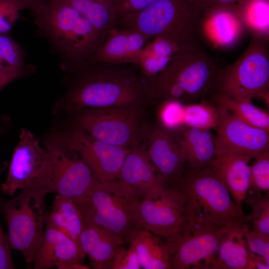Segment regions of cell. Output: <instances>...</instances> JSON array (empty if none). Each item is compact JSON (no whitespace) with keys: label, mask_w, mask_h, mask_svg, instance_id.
<instances>
[{"label":"cell","mask_w":269,"mask_h":269,"mask_svg":"<svg viewBox=\"0 0 269 269\" xmlns=\"http://www.w3.org/2000/svg\"><path fill=\"white\" fill-rule=\"evenodd\" d=\"M46 229L35 254V269H87L82 264L85 257L79 245L69 236L45 223Z\"/></svg>","instance_id":"16"},{"label":"cell","mask_w":269,"mask_h":269,"mask_svg":"<svg viewBox=\"0 0 269 269\" xmlns=\"http://www.w3.org/2000/svg\"><path fill=\"white\" fill-rule=\"evenodd\" d=\"M44 197L28 191H21L8 200L0 197V209L7 223L10 246L20 252L28 264L32 263L44 233Z\"/></svg>","instance_id":"11"},{"label":"cell","mask_w":269,"mask_h":269,"mask_svg":"<svg viewBox=\"0 0 269 269\" xmlns=\"http://www.w3.org/2000/svg\"><path fill=\"white\" fill-rule=\"evenodd\" d=\"M216 99L218 105L223 107L241 120L269 132V113L254 105L251 101L237 100L218 92Z\"/></svg>","instance_id":"30"},{"label":"cell","mask_w":269,"mask_h":269,"mask_svg":"<svg viewBox=\"0 0 269 269\" xmlns=\"http://www.w3.org/2000/svg\"><path fill=\"white\" fill-rule=\"evenodd\" d=\"M269 0H243L234 7L247 30L268 40Z\"/></svg>","instance_id":"29"},{"label":"cell","mask_w":269,"mask_h":269,"mask_svg":"<svg viewBox=\"0 0 269 269\" xmlns=\"http://www.w3.org/2000/svg\"><path fill=\"white\" fill-rule=\"evenodd\" d=\"M146 153L160 179L166 182L178 180L185 162L182 150L171 133L161 127L147 131Z\"/></svg>","instance_id":"17"},{"label":"cell","mask_w":269,"mask_h":269,"mask_svg":"<svg viewBox=\"0 0 269 269\" xmlns=\"http://www.w3.org/2000/svg\"><path fill=\"white\" fill-rule=\"evenodd\" d=\"M53 161L39 139L21 129L19 141L14 149L2 192L12 196L18 190L28 191L44 197L52 193Z\"/></svg>","instance_id":"9"},{"label":"cell","mask_w":269,"mask_h":269,"mask_svg":"<svg viewBox=\"0 0 269 269\" xmlns=\"http://www.w3.org/2000/svg\"><path fill=\"white\" fill-rule=\"evenodd\" d=\"M24 8L32 9L40 0H15Z\"/></svg>","instance_id":"43"},{"label":"cell","mask_w":269,"mask_h":269,"mask_svg":"<svg viewBox=\"0 0 269 269\" xmlns=\"http://www.w3.org/2000/svg\"><path fill=\"white\" fill-rule=\"evenodd\" d=\"M73 69L76 76L57 111L141 105L146 99L135 64L88 61Z\"/></svg>","instance_id":"1"},{"label":"cell","mask_w":269,"mask_h":269,"mask_svg":"<svg viewBox=\"0 0 269 269\" xmlns=\"http://www.w3.org/2000/svg\"><path fill=\"white\" fill-rule=\"evenodd\" d=\"M211 130L185 128L177 133L176 141L189 168H212L216 156V143Z\"/></svg>","instance_id":"23"},{"label":"cell","mask_w":269,"mask_h":269,"mask_svg":"<svg viewBox=\"0 0 269 269\" xmlns=\"http://www.w3.org/2000/svg\"><path fill=\"white\" fill-rule=\"evenodd\" d=\"M268 40L252 35L251 41L232 64L220 68L216 89L229 97L251 101L261 98L267 102L269 87Z\"/></svg>","instance_id":"8"},{"label":"cell","mask_w":269,"mask_h":269,"mask_svg":"<svg viewBox=\"0 0 269 269\" xmlns=\"http://www.w3.org/2000/svg\"><path fill=\"white\" fill-rule=\"evenodd\" d=\"M177 181L187 207L228 228L249 226L247 216L212 168L190 169Z\"/></svg>","instance_id":"7"},{"label":"cell","mask_w":269,"mask_h":269,"mask_svg":"<svg viewBox=\"0 0 269 269\" xmlns=\"http://www.w3.org/2000/svg\"><path fill=\"white\" fill-rule=\"evenodd\" d=\"M35 21L72 67L88 61L104 41L93 25L63 0H41Z\"/></svg>","instance_id":"3"},{"label":"cell","mask_w":269,"mask_h":269,"mask_svg":"<svg viewBox=\"0 0 269 269\" xmlns=\"http://www.w3.org/2000/svg\"><path fill=\"white\" fill-rule=\"evenodd\" d=\"M138 198L118 179L110 182L98 180L89 195L76 204L85 222L108 228L126 243L140 228L135 218Z\"/></svg>","instance_id":"5"},{"label":"cell","mask_w":269,"mask_h":269,"mask_svg":"<svg viewBox=\"0 0 269 269\" xmlns=\"http://www.w3.org/2000/svg\"><path fill=\"white\" fill-rule=\"evenodd\" d=\"M218 116L217 107L204 100L198 102L185 104L183 120L184 128L216 130Z\"/></svg>","instance_id":"31"},{"label":"cell","mask_w":269,"mask_h":269,"mask_svg":"<svg viewBox=\"0 0 269 269\" xmlns=\"http://www.w3.org/2000/svg\"><path fill=\"white\" fill-rule=\"evenodd\" d=\"M185 200L182 192L168 188L139 197L136 221L145 229L164 239L179 230L185 211Z\"/></svg>","instance_id":"14"},{"label":"cell","mask_w":269,"mask_h":269,"mask_svg":"<svg viewBox=\"0 0 269 269\" xmlns=\"http://www.w3.org/2000/svg\"><path fill=\"white\" fill-rule=\"evenodd\" d=\"M23 62L19 46L5 34H0V66L10 71L23 72Z\"/></svg>","instance_id":"35"},{"label":"cell","mask_w":269,"mask_h":269,"mask_svg":"<svg viewBox=\"0 0 269 269\" xmlns=\"http://www.w3.org/2000/svg\"><path fill=\"white\" fill-rule=\"evenodd\" d=\"M227 228L185 205L179 230L165 239L170 269H212L221 238Z\"/></svg>","instance_id":"6"},{"label":"cell","mask_w":269,"mask_h":269,"mask_svg":"<svg viewBox=\"0 0 269 269\" xmlns=\"http://www.w3.org/2000/svg\"><path fill=\"white\" fill-rule=\"evenodd\" d=\"M125 243L108 228L84 221L79 244L84 255L89 257L92 268L109 269L117 248Z\"/></svg>","instance_id":"22"},{"label":"cell","mask_w":269,"mask_h":269,"mask_svg":"<svg viewBox=\"0 0 269 269\" xmlns=\"http://www.w3.org/2000/svg\"><path fill=\"white\" fill-rule=\"evenodd\" d=\"M141 105L66 111L72 115L74 125L106 143L130 148L138 144L142 134Z\"/></svg>","instance_id":"10"},{"label":"cell","mask_w":269,"mask_h":269,"mask_svg":"<svg viewBox=\"0 0 269 269\" xmlns=\"http://www.w3.org/2000/svg\"><path fill=\"white\" fill-rule=\"evenodd\" d=\"M52 136L77 153L100 182L112 181L118 178L130 150L96 139L75 125L55 131Z\"/></svg>","instance_id":"12"},{"label":"cell","mask_w":269,"mask_h":269,"mask_svg":"<svg viewBox=\"0 0 269 269\" xmlns=\"http://www.w3.org/2000/svg\"><path fill=\"white\" fill-rule=\"evenodd\" d=\"M23 72H12L0 66V91L8 84L21 77Z\"/></svg>","instance_id":"42"},{"label":"cell","mask_w":269,"mask_h":269,"mask_svg":"<svg viewBox=\"0 0 269 269\" xmlns=\"http://www.w3.org/2000/svg\"><path fill=\"white\" fill-rule=\"evenodd\" d=\"M45 223L66 234L79 245L84 220L80 209L73 200L56 194L51 212L45 215Z\"/></svg>","instance_id":"26"},{"label":"cell","mask_w":269,"mask_h":269,"mask_svg":"<svg viewBox=\"0 0 269 269\" xmlns=\"http://www.w3.org/2000/svg\"><path fill=\"white\" fill-rule=\"evenodd\" d=\"M141 266L134 247L128 248L123 245L116 249L109 266L110 269H140Z\"/></svg>","instance_id":"37"},{"label":"cell","mask_w":269,"mask_h":269,"mask_svg":"<svg viewBox=\"0 0 269 269\" xmlns=\"http://www.w3.org/2000/svg\"><path fill=\"white\" fill-rule=\"evenodd\" d=\"M200 18L206 37L219 47L235 45L247 30L234 8H218L201 14Z\"/></svg>","instance_id":"21"},{"label":"cell","mask_w":269,"mask_h":269,"mask_svg":"<svg viewBox=\"0 0 269 269\" xmlns=\"http://www.w3.org/2000/svg\"><path fill=\"white\" fill-rule=\"evenodd\" d=\"M243 0H196L194 6L200 15L220 8L234 7Z\"/></svg>","instance_id":"40"},{"label":"cell","mask_w":269,"mask_h":269,"mask_svg":"<svg viewBox=\"0 0 269 269\" xmlns=\"http://www.w3.org/2000/svg\"><path fill=\"white\" fill-rule=\"evenodd\" d=\"M245 238L251 257L252 266L257 262H262L269 266V237L249 228L246 230Z\"/></svg>","instance_id":"36"},{"label":"cell","mask_w":269,"mask_h":269,"mask_svg":"<svg viewBox=\"0 0 269 269\" xmlns=\"http://www.w3.org/2000/svg\"><path fill=\"white\" fill-rule=\"evenodd\" d=\"M216 156L212 167L228 188L234 202L243 212L249 191L250 172L249 156L229 150L216 142Z\"/></svg>","instance_id":"18"},{"label":"cell","mask_w":269,"mask_h":269,"mask_svg":"<svg viewBox=\"0 0 269 269\" xmlns=\"http://www.w3.org/2000/svg\"><path fill=\"white\" fill-rule=\"evenodd\" d=\"M158 118L161 128L171 133H177L184 128L185 103L176 100H167L161 102Z\"/></svg>","instance_id":"33"},{"label":"cell","mask_w":269,"mask_h":269,"mask_svg":"<svg viewBox=\"0 0 269 269\" xmlns=\"http://www.w3.org/2000/svg\"><path fill=\"white\" fill-rule=\"evenodd\" d=\"M199 18L191 0H156L141 10L121 17L115 26L180 46L195 42Z\"/></svg>","instance_id":"4"},{"label":"cell","mask_w":269,"mask_h":269,"mask_svg":"<svg viewBox=\"0 0 269 269\" xmlns=\"http://www.w3.org/2000/svg\"><path fill=\"white\" fill-rule=\"evenodd\" d=\"M141 197L166 187L157 175L143 147L130 148L117 178Z\"/></svg>","instance_id":"20"},{"label":"cell","mask_w":269,"mask_h":269,"mask_svg":"<svg viewBox=\"0 0 269 269\" xmlns=\"http://www.w3.org/2000/svg\"><path fill=\"white\" fill-rule=\"evenodd\" d=\"M129 243L135 248L141 268H170V253L165 239L138 228L132 235Z\"/></svg>","instance_id":"25"},{"label":"cell","mask_w":269,"mask_h":269,"mask_svg":"<svg viewBox=\"0 0 269 269\" xmlns=\"http://www.w3.org/2000/svg\"><path fill=\"white\" fill-rule=\"evenodd\" d=\"M220 69L195 42L187 43L178 47L157 75L142 80V88L146 98L151 100L195 103L216 89Z\"/></svg>","instance_id":"2"},{"label":"cell","mask_w":269,"mask_h":269,"mask_svg":"<svg viewBox=\"0 0 269 269\" xmlns=\"http://www.w3.org/2000/svg\"><path fill=\"white\" fill-rule=\"evenodd\" d=\"M152 39L142 48L136 65L142 80L151 79L161 72L179 46L160 38Z\"/></svg>","instance_id":"27"},{"label":"cell","mask_w":269,"mask_h":269,"mask_svg":"<svg viewBox=\"0 0 269 269\" xmlns=\"http://www.w3.org/2000/svg\"><path fill=\"white\" fill-rule=\"evenodd\" d=\"M250 164V180L248 192L269 194V150L254 158Z\"/></svg>","instance_id":"34"},{"label":"cell","mask_w":269,"mask_h":269,"mask_svg":"<svg viewBox=\"0 0 269 269\" xmlns=\"http://www.w3.org/2000/svg\"><path fill=\"white\" fill-rule=\"evenodd\" d=\"M149 40L137 30L114 26L89 61L137 65Z\"/></svg>","instance_id":"19"},{"label":"cell","mask_w":269,"mask_h":269,"mask_svg":"<svg viewBox=\"0 0 269 269\" xmlns=\"http://www.w3.org/2000/svg\"><path fill=\"white\" fill-rule=\"evenodd\" d=\"M22 9L15 0H0V34H6L11 29Z\"/></svg>","instance_id":"38"},{"label":"cell","mask_w":269,"mask_h":269,"mask_svg":"<svg viewBox=\"0 0 269 269\" xmlns=\"http://www.w3.org/2000/svg\"><path fill=\"white\" fill-rule=\"evenodd\" d=\"M77 10L104 40L115 26L113 0H63Z\"/></svg>","instance_id":"28"},{"label":"cell","mask_w":269,"mask_h":269,"mask_svg":"<svg viewBox=\"0 0 269 269\" xmlns=\"http://www.w3.org/2000/svg\"><path fill=\"white\" fill-rule=\"evenodd\" d=\"M196 0H191V1L192 2H194L196 1Z\"/></svg>","instance_id":"45"},{"label":"cell","mask_w":269,"mask_h":269,"mask_svg":"<svg viewBox=\"0 0 269 269\" xmlns=\"http://www.w3.org/2000/svg\"><path fill=\"white\" fill-rule=\"evenodd\" d=\"M11 250L7 236L5 234L0 221V269L15 268L11 256Z\"/></svg>","instance_id":"41"},{"label":"cell","mask_w":269,"mask_h":269,"mask_svg":"<svg viewBox=\"0 0 269 269\" xmlns=\"http://www.w3.org/2000/svg\"><path fill=\"white\" fill-rule=\"evenodd\" d=\"M245 202L251 208V213L247 218L252 230L269 237V194L247 197Z\"/></svg>","instance_id":"32"},{"label":"cell","mask_w":269,"mask_h":269,"mask_svg":"<svg viewBox=\"0 0 269 269\" xmlns=\"http://www.w3.org/2000/svg\"><path fill=\"white\" fill-rule=\"evenodd\" d=\"M4 125L2 124L1 121H0V135L2 134L3 131V127Z\"/></svg>","instance_id":"44"},{"label":"cell","mask_w":269,"mask_h":269,"mask_svg":"<svg viewBox=\"0 0 269 269\" xmlns=\"http://www.w3.org/2000/svg\"><path fill=\"white\" fill-rule=\"evenodd\" d=\"M216 142L225 148L254 158L269 150V132L251 126L218 105Z\"/></svg>","instance_id":"15"},{"label":"cell","mask_w":269,"mask_h":269,"mask_svg":"<svg viewBox=\"0 0 269 269\" xmlns=\"http://www.w3.org/2000/svg\"><path fill=\"white\" fill-rule=\"evenodd\" d=\"M249 226L229 227L223 233L215 255L212 269H252V259L245 233Z\"/></svg>","instance_id":"24"},{"label":"cell","mask_w":269,"mask_h":269,"mask_svg":"<svg viewBox=\"0 0 269 269\" xmlns=\"http://www.w3.org/2000/svg\"><path fill=\"white\" fill-rule=\"evenodd\" d=\"M113 14L116 23L122 16L139 11L147 7L156 0H113Z\"/></svg>","instance_id":"39"},{"label":"cell","mask_w":269,"mask_h":269,"mask_svg":"<svg viewBox=\"0 0 269 269\" xmlns=\"http://www.w3.org/2000/svg\"><path fill=\"white\" fill-rule=\"evenodd\" d=\"M45 148L53 161L52 193L75 203L82 201L98 181L90 167L52 136L45 142Z\"/></svg>","instance_id":"13"}]
</instances>
